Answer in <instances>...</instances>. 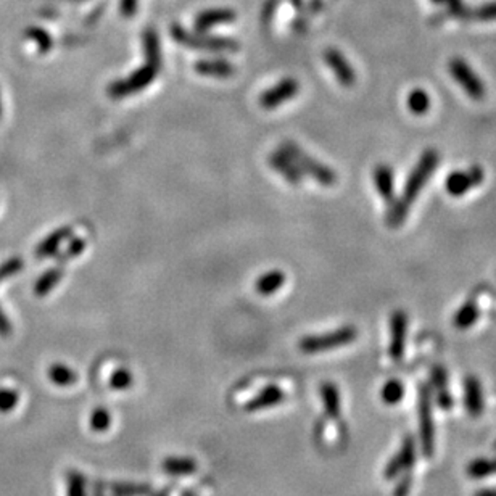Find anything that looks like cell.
<instances>
[{
	"label": "cell",
	"mask_w": 496,
	"mask_h": 496,
	"mask_svg": "<svg viewBox=\"0 0 496 496\" xmlns=\"http://www.w3.org/2000/svg\"><path fill=\"white\" fill-rule=\"evenodd\" d=\"M438 162L440 155L433 148H429V150L424 152L421 158L417 159L416 167L412 168L410 176H407L403 194H401L398 200L390 205V211L387 214V224L390 228H398V226L405 223L411 205L417 200L419 194H421L424 187H426L429 179L432 178V174L438 167Z\"/></svg>",
	"instance_id": "6da1fadb"
},
{
	"label": "cell",
	"mask_w": 496,
	"mask_h": 496,
	"mask_svg": "<svg viewBox=\"0 0 496 496\" xmlns=\"http://www.w3.org/2000/svg\"><path fill=\"white\" fill-rule=\"evenodd\" d=\"M144 51L145 65L131 73L128 78L117 79L108 86V96L112 98H124L136 96L141 91L147 89L155 81L162 70V52H159V41L157 32L147 30L144 32Z\"/></svg>",
	"instance_id": "7a4b0ae2"
},
{
	"label": "cell",
	"mask_w": 496,
	"mask_h": 496,
	"mask_svg": "<svg viewBox=\"0 0 496 496\" xmlns=\"http://www.w3.org/2000/svg\"><path fill=\"white\" fill-rule=\"evenodd\" d=\"M280 150L299 167L303 174L311 176V178L321 185L332 187L337 183V174H335L332 169L326 167V164L319 163L318 159L311 158L300 145H296L295 142L284 141L282 145H280Z\"/></svg>",
	"instance_id": "3957f363"
},
{
	"label": "cell",
	"mask_w": 496,
	"mask_h": 496,
	"mask_svg": "<svg viewBox=\"0 0 496 496\" xmlns=\"http://www.w3.org/2000/svg\"><path fill=\"white\" fill-rule=\"evenodd\" d=\"M171 36L173 39L181 44V46L197 48V51H208V52H235L239 51V42L229 37H218V36H205L202 32H190L185 27L174 25L171 27Z\"/></svg>",
	"instance_id": "277c9868"
},
{
	"label": "cell",
	"mask_w": 496,
	"mask_h": 496,
	"mask_svg": "<svg viewBox=\"0 0 496 496\" xmlns=\"http://www.w3.org/2000/svg\"><path fill=\"white\" fill-rule=\"evenodd\" d=\"M358 337V329L355 326H344L340 329L330 330L326 334L319 335H306L299 344V348L305 355H318V353L330 351L340 346L350 345Z\"/></svg>",
	"instance_id": "5b68a950"
},
{
	"label": "cell",
	"mask_w": 496,
	"mask_h": 496,
	"mask_svg": "<svg viewBox=\"0 0 496 496\" xmlns=\"http://www.w3.org/2000/svg\"><path fill=\"white\" fill-rule=\"evenodd\" d=\"M448 73L457 86L461 87L464 93L472 100L481 102L487 97V86L482 81L476 71L471 68V65L462 58H451L448 62Z\"/></svg>",
	"instance_id": "8992f818"
},
{
	"label": "cell",
	"mask_w": 496,
	"mask_h": 496,
	"mask_svg": "<svg viewBox=\"0 0 496 496\" xmlns=\"http://www.w3.org/2000/svg\"><path fill=\"white\" fill-rule=\"evenodd\" d=\"M417 412L422 453L426 457H432L435 451V427L432 416V389L429 385H421L419 389Z\"/></svg>",
	"instance_id": "52a82bcc"
},
{
	"label": "cell",
	"mask_w": 496,
	"mask_h": 496,
	"mask_svg": "<svg viewBox=\"0 0 496 496\" xmlns=\"http://www.w3.org/2000/svg\"><path fill=\"white\" fill-rule=\"evenodd\" d=\"M485 179L482 167H471L467 169H457L446 176L445 189L451 197H462L474 187L481 185Z\"/></svg>",
	"instance_id": "ba28073f"
},
{
	"label": "cell",
	"mask_w": 496,
	"mask_h": 496,
	"mask_svg": "<svg viewBox=\"0 0 496 496\" xmlns=\"http://www.w3.org/2000/svg\"><path fill=\"white\" fill-rule=\"evenodd\" d=\"M300 91L299 81L294 78H284L278 84L264 91L260 97V105L264 110H275L280 105L294 98Z\"/></svg>",
	"instance_id": "9c48e42d"
},
{
	"label": "cell",
	"mask_w": 496,
	"mask_h": 496,
	"mask_svg": "<svg viewBox=\"0 0 496 496\" xmlns=\"http://www.w3.org/2000/svg\"><path fill=\"white\" fill-rule=\"evenodd\" d=\"M407 314L403 310H396L390 318V344L389 355L393 361L403 360L407 337Z\"/></svg>",
	"instance_id": "30bf717a"
},
{
	"label": "cell",
	"mask_w": 496,
	"mask_h": 496,
	"mask_svg": "<svg viewBox=\"0 0 496 496\" xmlns=\"http://www.w3.org/2000/svg\"><path fill=\"white\" fill-rule=\"evenodd\" d=\"M416 462V442L411 435L403 440L401 443L398 453H396L387 466H385L384 477L387 478H395L398 477L401 472H405L407 469H411L412 464Z\"/></svg>",
	"instance_id": "8fae6325"
},
{
	"label": "cell",
	"mask_w": 496,
	"mask_h": 496,
	"mask_svg": "<svg viewBox=\"0 0 496 496\" xmlns=\"http://www.w3.org/2000/svg\"><path fill=\"white\" fill-rule=\"evenodd\" d=\"M324 60H326L330 71H332L341 86L353 87L356 84V71L340 51H337V48H327L324 52Z\"/></svg>",
	"instance_id": "7c38bea8"
},
{
	"label": "cell",
	"mask_w": 496,
	"mask_h": 496,
	"mask_svg": "<svg viewBox=\"0 0 496 496\" xmlns=\"http://www.w3.org/2000/svg\"><path fill=\"white\" fill-rule=\"evenodd\" d=\"M268 163L271 164V168L275 171V173H279L282 178L287 181L289 184L292 185H300L303 181V174L301 171L299 169V167L292 162V159L285 155V153L280 150L271 153V155L268 157Z\"/></svg>",
	"instance_id": "4fadbf2b"
},
{
	"label": "cell",
	"mask_w": 496,
	"mask_h": 496,
	"mask_svg": "<svg viewBox=\"0 0 496 496\" xmlns=\"http://www.w3.org/2000/svg\"><path fill=\"white\" fill-rule=\"evenodd\" d=\"M374 185L379 192V195L387 205H392L395 202V174L392 167L380 163L372 171Z\"/></svg>",
	"instance_id": "5bb4252c"
},
{
	"label": "cell",
	"mask_w": 496,
	"mask_h": 496,
	"mask_svg": "<svg viewBox=\"0 0 496 496\" xmlns=\"http://www.w3.org/2000/svg\"><path fill=\"white\" fill-rule=\"evenodd\" d=\"M284 398H285V393L282 389L278 387V385H268V387H264L260 393L253 396L250 401H247L245 411L256 412L261 410H268V407H273L282 403Z\"/></svg>",
	"instance_id": "9a60e30c"
},
{
	"label": "cell",
	"mask_w": 496,
	"mask_h": 496,
	"mask_svg": "<svg viewBox=\"0 0 496 496\" xmlns=\"http://www.w3.org/2000/svg\"><path fill=\"white\" fill-rule=\"evenodd\" d=\"M464 406L472 417H478L483 411L482 384L476 376L464 379Z\"/></svg>",
	"instance_id": "2e32d148"
},
{
	"label": "cell",
	"mask_w": 496,
	"mask_h": 496,
	"mask_svg": "<svg viewBox=\"0 0 496 496\" xmlns=\"http://www.w3.org/2000/svg\"><path fill=\"white\" fill-rule=\"evenodd\" d=\"M235 18H237V15H235V12H233V10L211 8V10H205V12H202L200 15H198L194 23H195V27L198 31L205 32L218 25L233 23V21H235Z\"/></svg>",
	"instance_id": "e0dca14e"
},
{
	"label": "cell",
	"mask_w": 496,
	"mask_h": 496,
	"mask_svg": "<svg viewBox=\"0 0 496 496\" xmlns=\"http://www.w3.org/2000/svg\"><path fill=\"white\" fill-rule=\"evenodd\" d=\"M195 71L202 76H213V78H229L235 73V68L224 58H207L198 60L195 63Z\"/></svg>",
	"instance_id": "ac0fdd59"
},
{
	"label": "cell",
	"mask_w": 496,
	"mask_h": 496,
	"mask_svg": "<svg viewBox=\"0 0 496 496\" xmlns=\"http://www.w3.org/2000/svg\"><path fill=\"white\" fill-rule=\"evenodd\" d=\"M285 280H287V275L280 271V269H273V271L264 273L255 280V290L256 294L263 296L274 295L275 292H279L284 287Z\"/></svg>",
	"instance_id": "d6986e66"
},
{
	"label": "cell",
	"mask_w": 496,
	"mask_h": 496,
	"mask_svg": "<svg viewBox=\"0 0 496 496\" xmlns=\"http://www.w3.org/2000/svg\"><path fill=\"white\" fill-rule=\"evenodd\" d=\"M71 234H73V228H71V226H68V228L57 229L51 235H47L46 239L41 242L39 247L36 248V256L37 258H48V256L55 255V253L58 252L60 245H62Z\"/></svg>",
	"instance_id": "ffe728a7"
},
{
	"label": "cell",
	"mask_w": 496,
	"mask_h": 496,
	"mask_svg": "<svg viewBox=\"0 0 496 496\" xmlns=\"http://www.w3.org/2000/svg\"><path fill=\"white\" fill-rule=\"evenodd\" d=\"M478 318H481V308L477 306L476 299H472L469 301H466L464 305L456 311L453 318V324L456 329L466 330V329H471L474 324L477 322Z\"/></svg>",
	"instance_id": "44dd1931"
},
{
	"label": "cell",
	"mask_w": 496,
	"mask_h": 496,
	"mask_svg": "<svg viewBox=\"0 0 496 496\" xmlns=\"http://www.w3.org/2000/svg\"><path fill=\"white\" fill-rule=\"evenodd\" d=\"M319 392H321V398H322L324 410H326V415L332 419H339L341 403H340V392L337 385H334L332 382H324Z\"/></svg>",
	"instance_id": "7402d4cb"
},
{
	"label": "cell",
	"mask_w": 496,
	"mask_h": 496,
	"mask_svg": "<svg viewBox=\"0 0 496 496\" xmlns=\"http://www.w3.org/2000/svg\"><path fill=\"white\" fill-rule=\"evenodd\" d=\"M406 105H407V110H410L412 115L422 117V115L431 112L432 98H431V96H429V92L426 89H422V87H416V89H412L410 93H407Z\"/></svg>",
	"instance_id": "603a6c76"
},
{
	"label": "cell",
	"mask_w": 496,
	"mask_h": 496,
	"mask_svg": "<svg viewBox=\"0 0 496 496\" xmlns=\"http://www.w3.org/2000/svg\"><path fill=\"white\" fill-rule=\"evenodd\" d=\"M163 471L169 476H190L197 471V462L192 457H167L163 461Z\"/></svg>",
	"instance_id": "cb8c5ba5"
},
{
	"label": "cell",
	"mask_w": 496,
	"mask_h": 496,
	"mask_svg": "<svg viewBox=\"0 0 496 496\" xmlns=\"http://www.w3.org/2000/svg\"><path fill=\"white\" fill-rule=\"evenodd\" d=\"M63 278V269L62 268H51L44 273L39 279L36 280L34 284V294L37 296L47 295L48 292H52L57 287L60 280Z\"/></svg>",
	"instance_id": "d4e9b609"
},
{
	"label": "cell",
	"mask_w": 496,
	"mask_h": 496,
	"mask_svg": "<svg viewBox=\"0 0 496 496\" xmlns=\"http://www.w3.org/2000/svg\"><path fill=\"white\" fill-rule=\"evenodd\" d=\"M446 371L442 366L433 367L432 371V385L435 390H438V396H437V403L443 407V410H448V407L453 405V400H451V396L448 393V390H446Z\"/></svg>",
	"instance_id": "484cf974"
},
{
	"label": "cell",
	"mask_w": 496,
	"mask_h": 496,
	"mask_svg": "<svg viewBox=\"0 0 496 496\" xmlns=\"http://www.w3.org/2000/svg\"><path fill=\"white\" fill-rule=\"evenodd\" d=\"M47 376L51 379V382L58 385V387H70V385L78 382V374H76V371L65 365H52L48 367Z\"/></svg>",
	"instance_id": "4316f807"
},
{
	"label": "cell",
	"mask_w": 496,
	"mask_h": 496,
	"mask_svg": "<svg viewBox=\"0 0 496 496\" xmlns=\"http://www.w3.org/2000/svg\"><path fill=\"white\" fill-rule=\"evenodd\" d=\"M405 396V385L400 382L398 379H390L389 382H385L382 392H380V398L385 405L395 406L398 405Z\"/></svg>",
	"instance_id": "83f0119b"
},
{
	"label": "cell",
	"mask_w": 496,
	"mask_h": 496,
	"mask_svg": "<svg viewBox=\"0 0 496 496\" xmlns=\"http://www.w3.org/2000/svg\"><path fill=\"white\" fill-rule=\"evenodd\" d=\"M466 472L471 478H483L493 476V474H496V457H493V459H487V457L474 459L471 464L467 466Z\"/></svg>",
	"instance_id": "f1b7e54d"
},
{
	"label": "cell",
	"mask_w": 496,
	"mask_h": 496,
	"mask_svg": "<svg viewBox=\"0 0 496 496\" xmlns=\"http://www.w3.org/2000/svg\"><path fill=\"white\" fill-rule=\"evenodd\" d=\"M105 487L117 496H145L152 492L148 485L141 483H107Z\"/></svg>",
	"instance_id": "f546056e"
},
{
	"label": "cell",
	"mask_w": 496,
	"mask_h": 496,
	"mask_svg": "<svg viewBox=\"0 0 496 496\" xmlns=\"http://www.w3.org/2000/svg\"><path fill=\"white\" fill-rule=\"evenodd\" d=\"M26 37H30L42 53H47L53 47V41L51 34H48L46 30H42V27H36V26L30 27V30L26 31Z\"/></svg>",
	"instance_id": "4dcf8cb0"
},
{
	"label": "cell",
	"mask_w": 496,
	"mask_h": 496,
	"mask_svg": "<svg viewBox=\"0 0 496 496\" xmlns=\"http://www.w3.org/2000/svg\"><path fill=\"white\" fill-rule=\"evenodd\" d=\"M110 424H112V416H110V411L107 407H96V410L92 411L89 419L91 431L98 433L107 432L110 429Z\"/></svg>",
	"instance_id": "1f68e13d"
},
{
	"label": "cell",
	"mask_w": 496,
	"mask_h": 496,
	"mask_svg": "<svg viewBox=\"0 0 496 496\" xmlns=\"http://www.w3.org/2000/svg\"><path fill=\"white\" fill-rule=\"evenodd\" d=\"M132 384H134V377H132V372L126 367L117 369L112 374V377H110V387L113 390H119V392L128 390Z\"/></svg>",
	"instance_id": "d6a6232c"
},
{
	"label": "cell",
	"mask_w": 496,
	"mask_h": 496,
	"mask_svg": "<svg viewBox=\"0 0 496 496\" xmlns=\"http://www.w3.org/2000/svg\"><path fill=\"white\" fill-rule=\"evenodd\" d=\"M66 483H68V496H87L86 478L82 474L70 471L66 474Z\"/></svg>",
	"instance_id": "836d02e7"
},
{
	"label": "cell",
	"mask_w": 496,
	"mask_h": 496,
	"mask_svg": "<svg viewBox=\"0 0 496 496\" xmlns=\"http://www.w3.org/2000/svg\"><path fill=\"white\" fill-rule=\"evenodd\" d=\"M20 395L12 389H0V412H10L18 406Z\"/></svg>",
	"instance_id": "e575fe53"
},
{
	"label": "cell",
	"mask_w": 496,
	"mask_h": 496,
	"mask_svg": "<svg viewBox=\"0 0 496 496\" xmlns=\"http://www.w3.org/2000/svg\"><path fill=\"white\" fill-rule=\"evenodd\" d=\"M21 269H23V260L20 256L10 258L8 261H5L2 266H0V282L5 279L12 278V275L18 274Z\"/></svg>",
	"instance_id": "d590c367"
},
{
	"label": "cell",
	"mask_w": 496,
	"mask_h": 496,
	"mask_svg": "<svg viewBox=\"0 0 496 496\" xmlns=\"http://www.w3.org/2000/svg\"><path fill=\"white\" fill-rule=\"evenodd\" d=\"M86 245H87V242L86 239H73L70 242V245L66 247V252L63 253V256H62V261L65 260H71V258H76V256H79L84 253L86 250Z\"/></svg>",
	"instance_id": "8d00e7d4"
},
{
	"label": "cell",
	"mask_w": 496,
	"mask_h": 496,
	"mask_svg": "<svg viewBox=\"0 0 496 496\" xmlns=\"http://www.w3.org/2000/svg\"><path fill=\"white\" fill-rule=\"evenodd\" d=\"M476 18L481 21H495L496 20V0L481 5L476 10Z\"/></svg>",
	"instance_id": "74e56055"
},
{
	"label": "cell",
	"mask_w": 496,
	"mask_h": 496,
	"mask_svg": "<svg viewBox=\"0 0 496 496\" xmlns=\"http://www.w3.org/2000/svg\"><path fill=\"white\" fill-rule=\"evenodd\" d=\"M137 2H139V0H121V13H123V16H126V18L134 16L137 10Z\"/></svg>",
	"instance_id": "f35d334b"
},
{
	"label": "cell",
	"mask_w": 496,
	"mask_h": 496,
	"mask_svg": "<svg viewBox=\"0 0 496 496\" xmlns=\"http://www.w3.org/2000/svg\"><path fill=\"white\" fill-rule=\"evenodd\" d=\"M411 485H412L411 477H410V476H405V477L400 481V483L396 485L395 496H407V493H410V490H411Z\"/></svg>",
	"instance_id": "ab89813d"
},
{
	"label": "cell",
	"mask_w": 496,
	"mask_h": 496,
	"mask_svg": "<svg viewBox=\"0 0 496 496\" xmlns=\"http://www.w3.org/2000/svg\"><path fill=\"white\" fill-rule=\"evenodd\" d=\"M10 334H12V324H10L8 318L5 316L4 310L0 308V335H2V337H8Z\"/></svg>",
	"instance_id": "60d3db41"
},
{
	"label": "cell",
	"mask_w": 496,
	"mask_h": 496,
	"mask_svg": "<svg viewBox=\"0 0 496 496\" xmlns=\"http://www.w3.org/2000/svg\"><path fill=\"white\" fill-rule=\"evenodd\" d=\"M437 5H446V7L453 10V12H459L462 10V0H432Z\"/></svg>",
	"instance_id": "b9f144b4"
},
{
	"label": "cell",
	"mask_w": 496,
	"mask_h": 496,
	"mask_svg": "<svg viewBox=\"0 0 496 496\" xmlns=\"http://www.w3.org/2000/svg\"><path fill=\"white\" fill-rule=\"evenodd\" d=\"M476 496H496V488H483L478 490Z\"/></svg>",
	"instance_id": "7bdbcfd3"
},
{
	"label": "cell",
	"mask_w": 496,
	"mask_h": 496,
	"mask_svg": "<svg viewBox=\"0 0 496 496\" xmlns=\"http://www.w3.org/2000/svg\"><path fill=\"white\" fill-rule=\"evenodd\" d=\"M321 4H322V0H311V8L318 10L319 7H321Z\"/></svg>",
	"instance_id": "ee69618b"
},
{
	"label": "cell",
	"mask_w": 496,
	"mask_h": 496,
	"mask_svg": "<svg viewBox=\"0 0 496 496\" xmlns=\"http://www.w3.org/2000/svg\"><path fill=\"white\" fill-rule=\"evenodd\" d=\"M155 496H168V493H167V492H162V493H157Z\"/></svg>",
	"instance_id": "f6af8a7d"
},
{
	"label": "cell",
	"mask_w": 496,
	"mask_h": 496,
	"mask_svg": "<svg viewBox=\"0 0 496 496\" xmlns=\"http://www.w3.org/2000/svg\"><path fill=\"white\" fill-rule=\"evenodd\" d=\"M294 4L296 5V7H299V5L301 4V0H294Z\"/></svg>",
	"instance_id": "bcb514c9"
},
{
	"label": "cell",
	"mask_w": 496,
	"mask_h": 496,
	"mask_svg": "<svg viewBox=\"0 0 496 496\" xmlns=\"http://www.w3.org/2000/svg\"><path fill=\"white\" fill-rule=\"evenodd\" d=\"M0 117H2V103H0Z\"/></svg>",
	"instance_id": "7dc6e473"
}]
</instances>
